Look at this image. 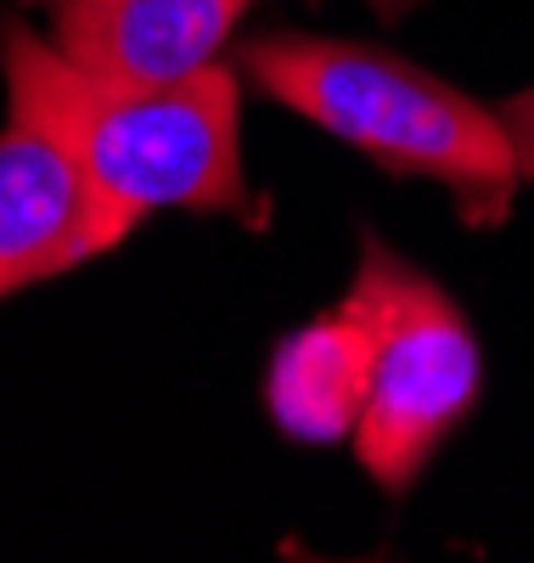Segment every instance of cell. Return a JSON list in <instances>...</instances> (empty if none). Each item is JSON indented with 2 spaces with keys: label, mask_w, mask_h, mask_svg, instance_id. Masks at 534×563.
Segmentation results:
<instances>
[{
  "label": "cell",
  "mask_w": 534,
  "mask_h": 563,
  "mask_svg": "<svg viewBox=\"0 0 534 563\" xmlns=\"http://www.w3.org/2000/svg\"><path fill=\"white\" fill-rule=\"evenodd\" d=\"M344 305L371 333V384L355 422V462L377 490L405 496L440 445L472 417L483 395V350L461 305L377 231L360 238Z\"/></svg>",
  "instance_id": "cell-3"
},
{
  "label": "cell",
  "mask_w": 534,
  "mask_h": 563,
  "mask_svg": "<svg viewBox=\"0 0 534 563\" xmlns=\"http://www.w3.org/2000/svg\"><path fill=\"white\" fill-rule=\"evenodd\" d=\"M0 74L7 102L34 108L74 147L119 243L158 209L259 220L242 175V90L225 63L169 85H113L79 74L12 18L0 29Z\"/></svg>",
  "instance_id": "cell-1"
},
{
  "label": "cell",
  "mask_w": 534,
  "mask_h": 563,
  "mask_svg": "<svg viewBox=\"0 0 534 563\" xmlns=\"http://www.w3.org/2000/svg\"><path fill=\"white\" fill-rule=\"evenodd\" d=\"M371 384V333L366 321L337 305L304 327H293L265 366V411L299 445L355 440V422Z\"/></svg>",
  "instance_id": "cell-6"
},
{
  "label": "cell",
  "mask_w": 534,
  "mask_h": 563,
  "mask_svg": "<svg viewBox=\"0 0 534 563\" xmlns=\"http://www.w3.org/2000/svg\"><path fill=\"white\" fill-rule=\"evenodd\" d=\"M242 68L287 113L337 135L388 175L445 186L461 225L490 231L512 214L518 158L496 108L394 52L326 34H265L242 45Z\"/></svg>",
  "instance_id": "cell-2"
},
{
  "label": "cell",
  "mask_w": 534,
  "mask_h": 563,
  "mask_svg": "<svg viewBox=\"0 0 534 563\" xmlns=\"http://www.w3.org/2000/svg\"><path fill=\"white\" fill-rule=\"evenodd\" d=\"M52 45L90 79L169 85L220 63L254 0H40Z\"/></svg>",
  "instance_id": "cell-5"
},
{
  "label": "cell",
  "mask_w": 534,
  "mask_h": 563,
  "mask_svg": "<svg viewBox=\"0 0 534 563\" xmlns=\"http://www.w3.org/2000/svg\"><path fill=\"white\" fill-rule=\"evenodd\" d=\"M496 113H501L507 141H512L518 180H529V186H534V85H529V90H512V97H507Z\"/></svg>",
  "instance_id": "cell-7"
},
{
  "label": "cell",
  "mask_w": 534,
  "mask_h": 563,
  "mask_svg": "<svg viewBox=\"0 0 534 563\" xmlns=\"http://www.w3.org/2000/svg\"><path fill=\"white\" fill-rule=\"evenodd\" d=\"M366 7H371V12H382V18H411V12L422 7V0H366Z\"/></svg>",
  "instance_id": "cell-8"
},
{
  "label": "cell",
  "mask_w": 534,
  "mask_h": 563,
  "mask_svg": "<svg viewBox=\"0 0 534 563\" xmlns=\"http://www.w3.org/2000/svg\"><path fill=\"white\" fill-rule=\"evenodd\" d=\"M119 249L102 198L74 147L34 108L7 102L0 130V299L57 282Z\"/></svg>",
  "instance_id": "cell-4"
}]
</instances>
